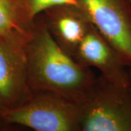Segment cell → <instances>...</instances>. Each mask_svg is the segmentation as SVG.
Instances as JSON below:
<instances>
[{
	"mask_svg": "<svg viewBox=\"0 0 131 131\" xmlns=\"http://www.w3.org/2000/svg\"><path fill=\"white\" fill-rule=\"evenodd\" d=\"M129 90H130V92H131V82H130V87H129Z\"/></svg>",
	"mask_w": 131,
	"mask_h": 131,
	"instance_id": "obj_11",
	"label": "cell"
},
{
	"mask_svg": "<svg viewBox=\"0 0 131 131\" xmlns=\"http://www.w3.org/2000/svg\"><path fill=\"white\" fill-rule=\"evenodd\" d=\"M81 131H131V92L98 77L82 104Z\"/></svg>",
	"mask_w": 131,
	"mask_h": 131,
	"instance_id": "obj_3",
	"label": "cell"
},
{
	"mask_svg": "<svg viewBox=\"0 0 131 131\" xmlns=\"http://www.w3.org/2000/svg\"><path fill=\"white\" fill-rule=\"evenodd\" d=\"M3 110H4V109L0 106V119H1V114H2V112H3Z\"/></svg>",
	"mask_w": 131,
	"mask_h": 131,
	"instance_id": "obj_10",
	"label": "cell"
},
{
	"mask_svg": "<svg viewBox=\"0 0 131 131\" xmlns=\"http://www.w3.org/2000/svg\"><path fill=\"white\" fill-rule=\"evenodd\" d=\"M24 27L30 28L36 18L45 10L61 5H77V0H12Z\"/></svg>",
	"mask_w": 131,
	"mask_h": 131,
	"instance_id": "obj_8",
	"label": "cell"
},
{
	"mask_svg": "<svg viewBox=\"0 0 131 131\" xmlns=\"http://www.w3.org/2000/svg\"><path fill=\"white\" fill-rule=\"evenodd\" d=\"M74 58L84 67L97 69L101 76L109 82L129 88L131 62L122 56L93 25L80 43Z\"/></svg>",
	"mask_w": 131,
	"mask_h": 131,
	"instance_id": "obj_6",
	"label": "cell"
},
{
	"mask_svg": "<svg viewBox=\"0 0 131 131\" xmlns=\"http://www.w3.org/2000/svg\"><path fill=\"white\" fill-rule=\"evenodd\" d=\"M82 105L50 91H32L24 103L5 108L1 119L37 131H81Z\"/></svg>",
	"mask_w": 131,
	"mask_h": 131,
	"instance_id": "obj_2",
	"label": "cell"
},
{
	"mask_svg": "<svg viewBox=\"0 0 131 131\" xmlns=\"http://www.w3.org/2000/svg\"><path fill=\"white\" fill-rule=\"evenodd\" d=\"M128 1H129V2H130V4L131 5V0H128Z\"/></svg>",
	"mask_w": 131,
	"mask_h": 131,
	"instance_id": "obj_12",
	"label": "cell"
},
{
	"mask_svg": "<svg viewBox=\"0 0 131 131\" xmlns=\"http://www.w3.org/2000/svg\"><path fill=\"white\" fill-rule=\"evenodd\" d=\"M95 28L131 62V5L128 0H77Z\"/></svg>",
	"mask_w": 131,
	"mask_h": 131,
	"instance_id": "obj_5",
	"label": "cell"
},
{
	"mask_svg": "<svg viewBox=\"0 0 131 131\" xmlns=\"http://www.w3.org/2000/svg\"><path fill=\"white\" fill-rule=\"evenodd\" d=\"M41 15L57 44L74 58L80 43L93 25L87 15L75 5H58Z\"/></svg>",
	"mask_w": 131,
	"mask_h": 131,
	"instance_id": "obj_7",
	"label": "cell"
},
{
	"mask_svg": "<svg viewBox=\"0 0 131 131\" xmlns=\"http://www.w3.org/2000/svg\"><path fill=\"white\" fill-rule=\"evenodd\" d=\"M29 30L0 36V106L3 109L24 103L32 93L26 47Z\"/></svg>",
	"mask_w": 131,
	"mask_h": 131,
	"instance_id": "obj_4",
	"label": "cell"
},
{
	"mask_svg": "<svg viewBox=\"0 0 131 131\" xmlns=\"http://www.w3.org/2000/svg\"><path fill=\"white\" fill-rule=\"evenodd\" d=\"M29 29L21 24L12 0H0V36Z\"/></svg>",
	"mask_w": 131,
	"mask_h": 131,
	"instance_id": "obj_9",
	"label": "cell"
},
{
	"mask_svg": "<svg viewBox=\"0 0 131 131\" xmlns=\"http://www.w3.org/2000/svg\"><path fill=\"white\" fill-rule=\"evenodd\" d=\"M26 47L31 91L53 92L82 105L89 99L98 77L57 44L42 15L29 30Z\"/></svg>",
	"mask_w": 131,
	"mask_h": 131,
	"instance_id": "obj_1",
	"label": "cell"
}]
</instances>
